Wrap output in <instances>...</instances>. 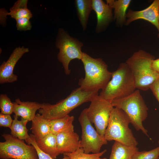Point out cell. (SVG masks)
Segmentation results:
<instances>
[{
    "instance_id": "cell-1",
    "label": "cell",
    "mask_w": 159,
    "mask_h": 159,
    "mask_svg": "<svg viewBox=\"0 0 159 159\" xmlns=\"http://www.w3.org/2000/svg\"><path fill=\"white\" fill-rule=\"evenodd\" d=\"M81 61L85 72V77L79 79L78 85L83 90L98 91L106 86L111 78L112 72L102 59L94 58L83 52Z\"/></svg>"
},
{
    "instance_id": "cell-2",
    "label": "cell",
    "mask_w": 159,
    "mask_h": 159,
    "mask_svg": "<svg viewBox=\"0 0 159 159\" xmlns=\"http://www.w3.org/2000/svg\"><path fill=\"white\" fill-rule=\"evenodd\" d=\"M98 92L85 91L79 87L73 90L67 97L55 104L41 103L39 113L49 120L63 117L82 104L91 102L95 96L98 95Z\"/></svg>"
},
{
    "instance_id": "cell-3",
    "label": "cell",
    "mask_w": 159,
    "mask_h": 159,
    "mask_svg": "<svg viewBox=\"0 0 159 159\" xmlns=\"http://www.w3.org/2000/svg\"><path fill=\"white\" fill-rule=\"evenodd\" d=\"M155 59L151 54L141 50L134 53L126 61L132 73L136 89L147 90L159 78V74L152 67Z\"/></svg>"
},
{
    "instance_id": "cell-4",
    "label": "cell",
    "mask_w": 159,
    "mask_h": 159,
    "mask_svg": "<svg viewBox=\"0 0 159 159\" xmlns=\"http://www.w3.org/2000/svg\"><path fill=\"white\" fill-rule=\"evenodd\" d=\"M132 73L125 63L120 64L117 69L112 72L111 78L99 95L110 102L122 98L132 93L136 90Z\"/></svg>"
},
{
    "instance_id": "cell-5",
    "label": "cell",
    "mask_w": 159,
    "mask_h": 159,
    "mask_svg": "<svg viewBox=\"0 0 159 159\" xmlns=\"http://www.w3.org/2000/svg\"><path fill=\"white\" fill-rule=\"evenodd\" d=\"M111 103L114 107L122 110L127 115L136 130L149 137L143 124L147 117L148 108L139 90L125 97L114 99Z\"/></svg>"
},
{
    "instance_id": "cell-6",
    "label": "cell",
    "mask_w": 159,
    "mask_h": 159,
    "mask_svg": "<svg viewBox=\"0 0 159 159\" xmlns=\"http://www.w3.org/2000/svg\"><path fill=\"white\" fill-rule=\"evenodd\" d=\"M130 120L122 110L114 107L110 114L104 138L107 141L114 140L128 145L138 143L129 127Z\"/></svg>"
},
{
    "instance_id": "cell-7",
    "label": "cell",
    "mask_w": 159,
    "mask_h": 159,
    "mask_svg": "<svg viewBox=\"0 0 159 159\" xmlns=\"http://www.w3.org/2000/svg\"><path fill=\"white\" fill-rule=\"evenodd\" d=\"M83 46L81 42L71 36L63 29H59L56 42V46L59 49L57 58L62 64L66 75L70 73L69 65L72 60L82 59L83 52L81 49Z\"/></svg>"
},
{
    "instance_id": "cell-8",
    "label": "cell",
    "mask_w": 159,
    "mask_h": 159,
    "mask_svg": "<svg viewBox=\"0 0 159 159\" xmlns=\"http://www.w3.org/2000/svg\"><path fill=\"white\" fill-rule=\"evenodd\" d=\"M5 141L0 142L1 159H39L37 153L32 145L26 144L11 134L4 133Z\"/></svg>"
},
{
    "instance_id": "cell-9",
    "label": "cell",
    "mask_w": 159,
    "mask_h": 159,
    "mask_svg": "<svg viewBox=\"0 0 159 159\" xmlns=\"http://www.w3.org/2000/svg\"><path fill=\"white\" fill-rule=\"evenodd\" d=\"M78 120L82 129L80 148H82L86 153H100L102 147L106 145L107 141L93 127L88 118L86 108L81 112Z\"/></svg>"
},
{
    "instance_id": "cell-10",
    "label": "cell",
    "mask_w": 159,
    "mask_h": 159,
    "mask_svg": "<svg viewBox=\"0 0 159 159\" xmlns=\"http://www.w3.org/2000/svg\"><path fill=\"white\" fill-rule=\"evenodd\" d=\"M87 109V115L91 123L94 124L97 132L104 137L111 112L114 107L111 102L101 97L95 96Z\"/></svg>"
},
{
    "instance_id": "cell-11",
    "label": "cell",
    "mask_w": 159,
    "mask_h": 159,
    "mask_svg": "<svg viewBox=\"0 0 159 159\" xmlns=\"http://www.w3.org/2000/svg\"><path fill=\"white\" fill-rule=\"evenodd\" d=\"M29 51L24 46L15 48L6 61H4L0 66V84L12 83L18 80V76L14 73L16 63L25 53Z\"/></svg>"
},
{
    "instance_id": "cell-12",
    "label": "cell",
    "mask_w": 159,
    "mask_h": 159,
    "mask_svg": "<svg viewBox=\"0 0 159 159\" xmlns=\"http://www.w3.org/2000/svg\"><path fill=\"white\" fill-rule=\"evenodd\" d=\"M126 18L125 24L127 25L140 19L148 21L157 28L159 37V0H154L148 7L142 10H129L126 13Z\"/></svg>"
},
{
    "instance_id": "cell-13",
    "label": "cell",
    "mask_w": 159,
    "mask_h": 159,
    "mask_svg": "<svg viewBox=\"0 0 159 159\" xmlns=\"http://www.w3.org/2000/svg\"><path fill=\"white\" fill-rule=\"evenodd\" d=\"M93 10L97 17L95 32L99 33L103 31L112 21L113 18L112 8L102 0H92Z\"/></svg>"
},
{
    "instance_id": "cell-14",
    "label": "cell",
    "mask_w": 159,
    "mask_h": 159,
    "mask_svg": "<svg viewBox=\"0 0 159 159\" xmlns=\"http://www.w3.org/2000/svg\"><path fill=\"white\" fill-rule=\"evenodd\" d=\"M56 135L58 150L60 154L72 153L80 148L79 136L74 131L63 132Z\"/></svg>"
},
{
    "instance_id": "cell-15",
    "label": "cell",
    "mask_w": 159,
    "mask_h": 159,
    "mask_svg": "<svg viewBox=\"0 0 159 159\" xmlns=\"http://www.w3.org/2000/svg\"><path fill=\"white\" fill-rule=\"evenodd\" d=\"M13 113L14 115L27 120L32 121L36 115V112L40 109L41 103L36 102L22 101L19 98L13 102Z\"/></svg>"
},
{
    "instance_id": "cell-16",
    "label": "cell",
    "mask_w": 159,
    "mask_h": 159,
    "mask_svg": "<svg viewBox=\"0 0 159 159\" xmlns=\"http://www.w3.org/2000/svg\"><path fill=\"white\" fill-rule=\"evenodd\" d=\"M28 1L19 0L16 1L10 9V12H7L4 9H0V22H5L7 15H10L11 17L16 20L23 17H27L30 19L32 14L27 7Z\"/></svg>"
},
{
    "instance_id": "cell-17",
    "label": "cell",
    "mask_w": 159,
    "mask_h": 159,
    "mask_svg": "<svg viewBox=\"0 0 159 159\" xmlns=\"http://www.w3.org/2000/svg\"><path fill=\"white\" fill-rule=\"evenodd\" d=\"M138 151L136 146L127 145L115 141L112 146L109 159H132Z\"/></svg>"
},
{
    "instance_id": "cell-18",
    "label": "cell",
    "mask_w": 159,
    "mask_h": 159,
    "mask_svg": "<svg viewBox=\"0 0 159 159\" xmlns=\"http://www.w3.org/2000/svg\"><path fill=\"white\" fill-rule=\"evenodd\" d=\"M36 141L40 149L52 158L56 159L60 154L58 150L56 135L51 132L43 138H36Z\"/></svg>"
},
{
    "instance_id": "cell-19",
    "label": "cell",
    "mask_w": 159,
    "mask_h": 159,
    "mask_svg": "<svg viewBox=\"0 0 159 159\" xmlns=\"http://www.w3.org/2000/svg\"><path fill=\"white\" fill-rule=\"evenodd\" d=\"M30 130L36 139L43 138L51 133L50 120L37 113L32 121Z\"/></svg>"
},
{
    "instance_id": "cell-20",
    "label": "cell",
    "mask_w": 159,
    "mask_h": 159,
    "mask_svg": "<svg viewBox=\"0 0 159 159\" xmlns=\"http://www.w3.org/2000/svg\"><path fill=\"white\" fill-rule=\"evenodd\" d=\"M74 3L77 16L85 31L87 27L90 14L93 10L92 0H75Z\"/></svg>"
},
{
    "instance_id": "cell-21",
    "label": "cell",
    "mask_w": 159,
    "mask_h": 159,
    "mask_svg": "<svg viewBox=\"0 0 159 159\" xmlns=\"http://www.w3.org/2000/svg\"><path fill=\"white\" fill-rule=\"evenodd\" d=\"M73 116L69 115L62 117L50 120L51 132L56 135L64 132L74 131Z\"/></svg>"
},
{
    "instance_id": "cell-22",
    "label": "cell",
    "mask_w": 159,
    "mask_h": 159,
    "mask_svg": "<svg viewBox=\"0 0 159 159\" xmlns=\"http://www.w3.org/2000/svg\"><path fill=\"white\" fill-rule=\"evenodd\" d=\"M107 4L114 9L113 18L117 24H122L125 22L126 11L131 1L130 0H107Z\"/></svg>"
},
{
    "instance_id": "cell-23",
    "label": "cell",
    "mask_w": 159,
    "mask_h": 159,
    "mask_svg": "<svg viewBox=\"0 0 159 159\" xmlns=\"http://www.w3.org/2000/svg\"><path fill=\"white\" fill-rule=\"evenodd\" d=\"M18 117L15 115H14V119L10 128L11 134L20 140H25L30 137L26 127L29 121L22 118L21 120H19Z\"/></svg>"
},
{
    "instance_id": "cell-24",
    "label": "cell",
    "mask_w": 159,
    "mask_h": 159,
    "mask_svg": "<svg viewBox=\"0 0 159 159\" xmlns=\"http://www.w3.org/2000/svg\"><path fill=\"white\" fill-rule=\"evenodd\" d=\"M106 152L107 150L105 149L99 153L87 154L85 153L82 148H80L73 152L66 153L63 155L69 159H107L106 158H101Z\"/></svg>"
},
{
    "instance_id": "cell-25",
    "label": "cell",
    "mask_w": 159,
    "mask_h": 159,
    "mask_svg": "<svg viewBox=\"0 0 159 159\" xmlns=\"http://www.w3.org/2000/svg\"><path fill=\"white\" fill-rule=\"evenodd\" d=\"M0 109L1 113L3 114L11 115L13 113V102L6 94L0 95Z\"/></svg>"
},
{
    "instance_id": "cell-26",
    "label": "cell",
    "mask_w": 159,
    "mask_h": 159,
    "mask_svg": "<svg viewBox=\"0 0 159 159\" xmlns=\"http://www.w3.org/2000/svg\"><path fill=\"white\" fill-rule=\"evenodd\" d=\"M159 146L152 150L138 151L133 156L132 159H159Z\"/></svg>"
},
{
    "instance_id": "cell-27",
    "label": "cell",
    "mask_w": 159,
    "mask_h": 159,
    "mask_svg": "<svg viewBox=\"0 0 159 159\" xmlns=\"http://www.w3.org/2000/svg\"><path fill=\"white\" fill-rule=\"evenodd\" d=\"M27 143L32 145L35 148L37 152L39 159H54L49 155L42 150L37 146L35 137L33 135L30 136V137L27 141ZM63 158L60 159H69L67 156L63 155Z\"/></svg>"
},
{
    "instance_id": "cell-28",
    "label": "cell",
    "mask_w": 159,
    "mask_h": 159,
    "mask_svg": "<svg viewBox=\"0 0 159 159\" xmlns=\"http://www.w3.org/2000/svg\"><path fill=\"white\" fill-rule=\"evenodd\" d=\"M29 19H30L28 17H23L16 20L17 30L20 31L30 30L32 26Z\"/></svg>"
},
{
    "instance_id": "cell-29",
    "label": "cell",
    "mask_w": 159,
    "mask_h": 159,
    "mask_svg": "<svg viewBox=\"0 0 159 159\" xmlns=\"http://www.w3.org/2000/svg\"><path fill=\"white\" fill-rule=\"evenodd\" d=\"M13 120L10 115L0 113V126L1 127H8L10 128Z\"/></svg>"
},
{
    "instance_id": "cell-30",
    "label": "cell",
    "mask_w": 159,
    "mask_h": 159,
    "mask_svg": "<svg viewBox=\"0 0 159 159\" xmlns=\"http://www.w3.org/2000/svg\"><path fill=\"white\" fill-rule=\"evenodd\" d=\"M150 89L159 103V78L151 85Z\"/></svg>"
},
{
    "instance_id": "cell-31",
    "label": "cell",
    "mask_w": 159,
    "mask_h": 159,
    "mask_svg": "<svg viewBox=\"0 0 159 159\" xmlns=\"http://www.w3.org/2000/svg\"><path fill=\"white\" fill-rule=\"evenodd\" d=\"M152 66L153 69L159 74V58L153 61Z\"/></svg>"
},
{
    "instance_id": "cell-32",
    "label": "cell",
    "mask_w": 159,
    "mask_h": 159,
    "mask_svg": "<svg viewBox=\"0 0 159 159\" xmlns=\"http://www.w3.org/2000/svg\"><path fill=\"white\" fill-rule=\"evenodd\" d=\"M158 145H159V140H158Z\"/></svg>"
},
{
    "instance_id": "cell-33",
    "label": "cell",
    "mask_w": 159,
    "mask_h": 159,
    "mask_svg": "<svg viewBox=\"0 0 159 159\" xmlns=\"http://www.w3.org/2000/svg\"></svg>"
}]
</instances>
